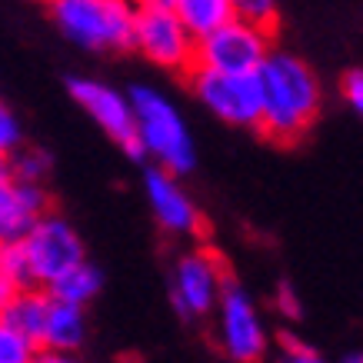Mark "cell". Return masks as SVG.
<instances>
[{
    "label": "cell",
    "mask_w": 363,
    "mask_h": 363,
    "mask_svg": "<svg viewBox=\"0 0 363 363\" xmlns=\"http://www.w3.org/2000/svg\"><path fill=\"white\" fill-rule=\"evenodd\" d=\"M340 363H363L360 350H357V353H347V357H343V360H340Z\"/></svg>",
    "instance_id": "cell-28"
},
{
    "label": "cell",
    "mask_w": 363,
    "mask_h": 363,
    "mask_svg": "<svg viewBox=\"0 0 363 363\" xmlns=\"http://www.w3.org/2000/svg\"><path fill=\"white\" fill-rule=\"evenodd\" d=\"M270 33L274 30L260 23L230 17L223 27L197 40V67H210L220 74H257L274 50Z\"/></svg>",
    "instance_id": "cell-6"
},
{
    "label": "cell",
    "mask_w": 363,
    "mask_h": 363,
    "mask_svg": "<svg viewBox=\"0 0 363 363\" xmlns=\"http://www.w3.org/2000/svg\"><path fill=\"white\" fill-rule=\"evenodd\" d=\"M13 294H17V290H13V284H11V280H7L4 274H0V310H4L7 303H11Z\"/></svg>",
    "instance_id": "cell-26"
},
{
    "label": "cell",
    "mask_w": 363,
    "mask_h": 363,
    "mask_svg": "<svg viewBox=\"0 0 363 363\" xmlns=\"http://www.w3.org/2000/svg\"><path fill=\"white\" fill-rule=\"evenodd\" d=\"M47 303H50V294H47L44 286H27V290H17L11 297V303L0 310V320H4L7 327H13L21 337H27L30 343L40 347Z\"/></svg>",
    "instance_id": "cell-14"
},
{
    "label": "cell",
    "mask_w": 363,
    "mask_h": 363,
    "mask_svg": "<svg viewBox=\"0 0 363 363\" xmlns=\"http://www.w3.org/2000/svg\"><path fill=\"white\" fill-rule=\"evenodd\" d=\"M260 80V123L257 130L274 143H297L320 117V80L313 67L297 54L270 50L264 67L257 70Z\"/></svg>",
    "instance_id": "cell-1"
},
{
    "label": "cell",
    "mask_w": 363,
    "mask_h": 363,
    "mask_svg": "<svg viewBox=\"0 0 363 363\" xmlns=\"http://www.w3.org/2000/svg\"><path fill=\"white\" fill-rule=\"evenodd\" d=\"M47 4H57V0H47Z\"/></svg>",
    "instance_id": "cell-29"
},
{
    "label": "cell",
    "mask_w": 363,
    "mask_h": 363,
    "mask_svg": "<svg viewBox=\"0 0 363 363\" xmlns=\"http://www.w3.org/2000/svg\"><path fill=\"white\" fill-rule=\"evenodd\" d=\"M130 50L170 74H187L197 64V40L187 33L167 0H137L130 30Z\"/></svg>",
    "instance_id": "cell-4"
},
{
    "label": "cell",
    "mask_w": 363,
    "mask_h": 363,
    "mask_svg": "<svg viewBox=\"0 0 363 363\" xmlns=\"http://www.w3.org/2000/svg\"><path fill=\"white\" fill-rule=\"evenodd\" d=\"M44 290L54 300L87 307L90 300L100 297V290H104V270H100L97 264H90V260H80V264H74L70 270H64L57 280H50Z\"/></svg>",
    "instance_id": "cell-15"
},
{
    "label": "cell",
    "mask_w": 363,
    "mask_h": 363,
    "mask_svg": "<svg viewBox=\"0 0 363 363\" xmlns=\"http://www.w3.org/2000/svg\"><path fill=\"white\" fill-rule=\"evenodd\" d=\"M127 97H130L133 130L143 147V157L177 177L190 174L197 167V147L174 100L154 87H133L127 90Z\"/></svg>",
    "instance_id": "cell-2"
},
{
    "label": "cell",
    "mask_w": 363,
    "mask_h": 363,
    "mask_svg": "<svg viewBox=\"0 0 363 363\" xmlns=\"http://www.w3.org/2000/svg\"><path fill=\"white\" fill-rule=\"evenodd\" d=\"M21 143H23V127L17 121V113L7 104H0V154H13Z\"/></svg>",
    "instance_id": "cell-21"
},
{
    "label": "cell",
    "mask_w": 363,
    "mask_h": 363,
    "mask_svg": "<svg viewBox=\"0 0 363 363\" xmlns=\"http://www.w3.org/2000/svg\"><path fill=\"white\" fill-rule=\"evenodd\" d=\"M87 307L77 303H64L54 300L47 303V317H44V330H40V347L47 350H67V353H80V347L87 343Z\"/></svg>",
    "instance_id": "cell-13"
},
{
    "label": "cell",
    "mask_w": 363,
    "mask_h": 363,
    "mask_svg": "<svg viewBox=\"0 0 363 363\" xmlns=\"http://www.w3.org/2000/svg\"><path fill=\"white\" fill-rule=\"evenodd\" d=\"M11 170H13V180L44 184L47 177H50V170H54V157L47 154L44 147H33V143L23 140L11 154Z\"/></svg>",
    "instance_id": "cell-17"
},
{
    "label": "cell",
    "mask_w": 363,
    "mask_h": 363,
    "mask_svg": "<svg viewBox=\"0 0 363 363\" xmlns=\"http://www.w3.org/2000/svg\"><path fill=\"white\" fill-rule=\"evenodd\" d=\"M340 90H343V100L350 104V111L360 113L363 111V70L360 67H350L340 80Z\"/></svg>",
    "instance_id": "cell-23"
},
{
    "label": "cell",
    "mask_w": 363,
    "mask_h": 363,
    "mask_svg": "<svg viewBox=\"0 0 363 363\" xmlns=\"http://www.w3.org/2000/svg\"><path fill=\"white\" fill-rule=\"evenodd\" d=\"M230 277L227 267L210 247H197L187 250L174 267V280H170V303L180 317H207L213 313L220 290Z\"/></svg>",
    "instance_id": "cell-10"
},
{
    "label": "cell",
    "mask_w": 363,
    "mask_h": 363,
    "mask_svg": "<svg viewBox=\"0 0 363 363\" xmlns=\"http://www.w3.org/2000/svg\"><path fill=\"white\" fill-rule=\"evenodd\" d=\"M57 30L80 50L111 54L130 50L137 0H57L50 4Z\"/></svg>",
    "instance_id": "cell-3"
},
{
    "label": "cell",
    "mask_w": 363,
    "mask_h": 363,
    "mask_svg": "<svg viewBox=\"0 0 363 363\" xmlns=\"http://www.w3.org/2000/svg\"><path fill=\"white\" fill-rule=\"evenodd\" d=\"M44 210H50V194L44 184L4 180L0 184V243L21 240Z\"/></svg>",
    "instance_id": "cell-12"
},
{
    "label": "cell",
    "mask_w": 363,
    "mask_h": 363,
    "mask_svg": "<svg viewBox=\"0 0 363 363\" xmlns=\"http://www.w3.org/2000/svg\"><path fill=\"white\" fill-rule=\"evenodd\" d=\"M0 274L11 280L13 290H27V286H37V280H33L30 257H27V250H23L21 240L0 243Z\"/></svg>",
    "instance_id": "cell-18"
},
{
    "label": "cell",
    "mask_w": 363,
    "mask_h": 363,
    "mask_svg": "<svg viewBox=\"0 0 363 363\" xmlns=\"http://www.w3.org/2000/svg\"><path fill=\"white\" fill-rule=\"evenodd\" d=\"M33 350H37V343H30L0 320V363H30Z\"/></svg>",
    "instance_id": "cell-20"
},
{
    "label": "cell",
    "mask_w": 363,
    "mask_h": 363,
    "mask_svg": "<svg viewBox=\"0 0 363 363\" xmlns=\"http://www.w3.org/2000/svg\"><path fill=\"white\" fill-rule=\"evenodd\" d=\"M30 363H84L80 353H67V350H47V347H37L30 357Z\"/></svg>",
    "instance_id": "cell-25"
},
{
    "label": "cell",
    "mask_w": 363,
    "mask_h": 363,
    "mask_svg": "<svg viewBox=\"0 0 363 363\" xmlns=\"http://www.w3.org/2000/svg\"><path fill=\"white\" fill-rule=\"evenodd\" d=\"M4 180H13V170H11V154H0V184Z\"/></svg>",
    "instance_id": "cell-27"
},
{
    "label": "cell",
    "mask_w": 363,
    "mask_h": 363,
    "mask_svg": "<svg viewBox=\"0 0 363 363\" xmlns=\"http://www.w3.org/2000/svg\"><path fill=\"white\" fill-rule=\"evenodd\" d=\"M280 343H284V363H327L313 347H307L303 340H297L294 333H284Z\"/></svg>",
    "instance_id": "cell-22"
},
{
    "label": "cell",
    "mask_w": 363,
    "mask_h": 363,
    "mask_svg": "<svg viewBox=\"0 0 363 363\" xmlns=\"http://www.w3.org/2000/svg\"><path fill=\"white\" fill-rule=\"evenodd\" d=\"M184 77H187L194 97L217 121L240 127V130H257V123H260V80H257V74H220V70L194 64Z\"/></svg>",
    "instance_id": "cell-5"
},
{
    "label": "cell",
    "mask_w": 363,
    "mask_h": 363,
    "mask_svg": "<svg viewBox=\"0 0 363 363\" xmlns=\"http://www.w3.org/2000/svg\"><path fill=\"white\" fill-rule=\"evenodd\" d=\"M143 190H147V203L154 210V220L174 237H197L203 233V213L197 203L190 200L184 190L180 177L160 167H147L143 170Z\"/></svg>",
    "instance_id": "cell-11"
},
{
    "label": "cell",
    "mask_w": 363,
    "mask_h": 363,
    "mask_svg": "<svg viewBox=\"0 0 363 363\" xmlns=\"http://www.w3.org/2000/svg\"><path fill=\"white\" fill-rule=\"evenodd\" d=\"M67 90L70 97L77 100L80 111L90 113V121L97 123L100 130L107 133L123 154L143 164V147L137 140V130H133V111H130V97L123 90L104 84V80H94V77H70L67 80Z\"/></svg>",
    "instance_id": "cell-9"
},
{
    "label": "cell",
    "mask_w": 363,
    "mask_h": 363,
    "mask_svg": "<svg viewBox=\"0 0 363 363\" xmlns=\"http://www.w3.org/2000/svg\"><path fill=\"white\" fill-rule=\"evenodd\" d=\"M277 310H280L286 320H300V317H303V307H300L297 294H294V286L286 284V280L277 286Z\"/></svg>",
    "instance_id": "cell-24"
},
{
    "label": "cell",
    "mask_w": 363,
    "mask_h": 363,
    "mask_svg": "<svg viewBox=\"0 0 363 363\" xmlns=\"http://www.w3.org/2000/svg\"><path fill=\"white\" fill-rule=\"evenodd\" d=\"M217 343L227 353V360L233 363H264L267 350H270V337H267L264 317L250 294L240 284L227 280L217 300Z\"/></svg>",
    "instance_id": "cell-7"
},
{
    "label": "cell",
    "mask_w": 363,
    "mask_h": 363,
    "mask_svg": "<svg viewBox=\"0 0 363 363\" xmlns=\"http://www.w3.org/2000/svg\"><path fill=\"white\" fill-rule=\"evenodd\" d=\"M233 17L250 23H260L267 30H274L277 21H280V4L277 0H230Z\"/></svg>",
    "instance_id": "cell-19"
},
{
    "label": "cell",
    "mask_w": 363,
    "mask_h": 363,
    "mask_svg": "<svg viewBox=\"0 0 363 363\" xmlns=\"http://www.w3.org/2000/svg\"><path fill=\"white\" fill-rule=\"evenodd\" d=\"M170 11L180 17V23L187 27L194 40L207 37L210 30H217L233 17L230 0H167Z\"/></svg>",
    "instance_id": "cell-16"
},
{
    "label": "cell",
    "mask_w": 363,
    "mask_h": 363,
    "mask_svg": "<svg viewBox=\"0 0 363 363\" xmlns=\"http://www.w3.org/2000/svg\"><path fill=\"white\" fill-rule=\"evenodd\" d=\"M23 250L30 257L33 280L37 286H47L50 280L70 270L74 264L87 260V247L80 240V233L74 230V223L67 220L64 213H57L54 207L44 210L37 220L27 227V233L21 237Z\"/></svg>",
    "instance_id": "cell-8"
}]
</instances>
